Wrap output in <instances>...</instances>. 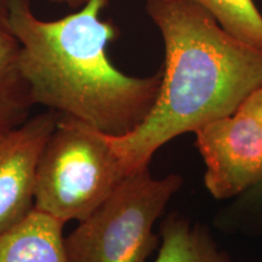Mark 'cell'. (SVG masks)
I'll return each mask as SVG.
<instances>
[{
	"instance_id": "6da1fadb",
	"label": "cell",
	"mask_w": 262,
	"mask_h": 262,
	"mask_svg": "<svg viewBox=\"0 0 262 262\" xmlns=\"http://www.w3.org/2000/svg\"><path fill=\"white\" fill-rule=\"evenodd\" d=\"M165 60L158 98L124 136H107L126 173L149 165L160 147L237 112L262 86V50L239 40L189 0H147Z\"/></svg>"
},
{
	"instance_id": "7a4b0ae2",
	"label": "cell",
	"mask_w": 262,
	"mask_h": 262,
	"mask_svg": "<svg viewBox=\"0 0 262 262\" xmlns=\"http://www.w3.org/2000/svg\"><path fill=\"white\" fill-rule=\"evenodd\" d=\"M110 0H90L74 14L42 21L31 2L10 0L11 26L21 45L19 66L35 104L80 120L107 136L140 125L158 98L163 72L131 77L107 55L119 29L102 21Z\"/></svg>"
},
{
	"instance_id": "3957f363",
	"label": "cell",
	"mask_w": 262,
	"mask_h": 262,
	"mask_svg": "<svg viewBox=\"0 0 262 262\" xmlns=\"http://www.w3.org/2000/svg\"><path fill=\"white\" fill-rule=\"evenodd\" d=\"M126 175L107 135L58 113L37 165L34 209L63 224L80 222Z\"/></svg>"
},
{
	"instance_id": "277c9868",
	"label": "cell",
	"mask_w": 262,
	"mask_h": 262,
	"mask_svg": "<svg viewBox=\"0 0 262 262\" xmlns=\"http://www.w3.org/2000/svg\"><path fill=\"white\" fill-rule=\"evenodd\" d=\"M182 183L178 173L153 178L148 165L127 173L64 237L68 262H147L160 244L156 221Z\"/></svg>"
},
{
	"instance_id": "5b68a950",
	"label": "cell",
	"mask_w": 262,
	"mask_h": 262,
	"mask_svg": "<svg viewBox=\"0 0 262 262\" xmlns=\"http://www.w3.org/2000/svg\"><path fill=\"white\" fill-rule=\"evenodd\" d=\"M205 187L215 199L235 198L262 179V124L239 107L194 131Z\"/></svg>"
},
{
	"instance_id": "8992f818",
	"label": "cell",
	"mask_w": 262,
	"mask_h": 262,
	"mask_svg": "<svg viewBox=\"0 0 262 262\" xmlns=\"http://www.w3.org/2000/svg\"><path fill=\"white\" fill-rule=\"evenodd\" d=\"M57 116L49 110L21 125L0 131V233L34 209L37 165Z\"/></svg>"
},
{
	"instance_id": "52a82bcc",
	"label": "cell",
	"mask_w": 262,
	"mask_h": 262,
	"mask_svg": "<svg viewBox=\"0 0 262 262\" xmlns=\"http://www.w3.org/2000/svg\"><path fill=\"white\" fill-rule=\"evenodd\" d=\"M63 226L33 209L21 222L0 233V262H68Z\"/></svg>"
},
{
	"instance_id": "ba28073f",
	"label": "cell",
	"mask_w": 262,
	"mask_h": 262,
	"mask_svg": "<svg viewBox=\"0 0 262 262\" xmlns=\"http://www.w3.org/2000/svg\"><path fill=\"white\" fill-rule=\"evenodd\" d=\"M19 52L10 0H0V131L24 124L35 106L19 66Z\"/></svg>"
},
{
	"instance_id": "9c48e42d",
	"label": "cell",
	"mask_w": 262,
	"mask_h": 262,
	"mask_svg": "<svg viewBox=\"0 0 262 262\" xmlns=\"http://www.w3.org/2000/svg\"><path fill=\"white\" fill-rule=\"evenodd\" d=\"M155 262H231L204 226L171 214L160 226L159 251Z\"/></svg>"
},
{
	"instance_id": "30bf717a",
	"label": "cell",
	"mask_w": 262,
	"mask_h": 262,
	"mask_svg": "<svg viewBox=\"0 0 262 262\" xmlns=\"http://www.w3.org/2000/svg\"><path fill=\"white\" fill-rule=\"evenodd\" d=\"M214 16L239 40L262 50V15L254 0H189Z\"/></svg>"
},
{
	"instance_id": "8fae6325",
	"label": "cell",
	"mask_w": 262,
	"mask_h": 262,
	"mask_svg": "<svg viewBox=\"0 0 262 262\" xmlns=\"http://www.w3.org/2000/svg\"><path fill=\"white\" fill-rule=\"evenodd\" d=\"M234 199L219 216L220 227L228 231H262V179Z\"/></svg>"
},
{
	"instance_id": "7c38bea8",
	"label": "cell",
	"mask_w": 262,
	"mask_h": 262,
	"mask_svg": "<svg viewBox=\"0 0 262 262\" xmlns=\"http://www.w3.org/2000/svg\"><path fill=\"white\" fill-rule=\"evenodd\" d=\"M245 111L254 114L257 118L258 122L262 124V86L255 90L253 94L249 96L244 103L241 106Z\"/></svg>"
},
{
	"instance_id": "4fadbf2b",
	"label": "cell",
	"mask_w": 262,
	"mask_h": 262,
	"mask_svg": "<svg viewBox=\"0 0 262 262\" xmlns=\"http://www.w3.org/2000/svg\"><path fill=\"white\" fill-rule=\"evenodd\" d=\"M27 2H32V0H27ZM51 2L57 3V4H63L67 5L68 8L74 9V10H79L81 8H84L90 0H51Z\"/></svg>"
}]
</instances>
